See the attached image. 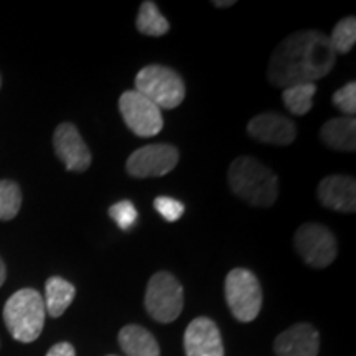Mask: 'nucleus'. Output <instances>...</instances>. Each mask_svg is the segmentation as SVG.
<instances>
[{
  "instance_id": "nucleus-1",
  "label": "nucleus",
  "mask_w": 356,
  "mask_h": 356,
  "mask_svg": "<svg viewBox=\"0 0 356 356\" xmlns=\"http://www.w3.org/2000/svg\"><path fill=\"white\" fill-rule=\"evenodd\" d=\"M337 55L328 37L318 30L293 32L280 42L267 65V79L274 88L315 83L333 70Z\"/></svg>"
},
{
  "instance_id": "nucleus-2",
  "label": "nucleus",
  "mask_w": 356,
  "mask_h": 356,
  "mask_svg": "<svg viewBox=\"0 0 356 356\" xmlns=\"http://www.w3.org/2000/svg\"><path fill=\"white\" fill-rule=\"evenodd\" d=\"M228 184L236 197L251 207H273L279 195L277 175L259 160L249 155H243L231 162Z\"/></svg>"
},
{
  "instance_id": "nucleus-3",
  "label": "nucleus",
  "mask_w": 356,
  "mask_h": 356,
  "mask_svg": "<svg viewBox=\"0 0 356 356\" xmlns=\"http://www.w3.org/2000/svg\"><path fill=\"white\" fill-rule=\"evenodd\" d=\"M44 317V302L42 293L35 289H20L3 305V322L13 340L32 343L42 335Z\"/></svg>"
},
{
  "instance_id": "nucleus-4",
  "label": "nucleus",
  "mask_w": 356,
  "mask_h": 356,
  "mask_svg": "<svg viewBox=\"0 0 356 356\" xmlns=\"http://www.w3.org/2000/svg\"><path fill=\"white\" fill-rule=\"evenodd\" d=\"M136 91L152 101L160 111L178 108L186 95L180 74L163 65H149L142 68L136 76Z\"/></svg>"
},
{
  "instance_id": "nucleus-5",
  "label": "nucleus",
  "mask_w": 356,
  "mask_h": 356,
  "mask_svg": "<svg viewBox=\"0 0 356 356\" xmlns=\"http://www.w3.org/2000/svg\"><path fill=\"white\" fill-rule=\"evenodd\" d=\"M225 297L236 320L249 323L257 318L262 307V289L259 280L249 269L236 267L225 280Z\"/></svg>"
},
{
  "instance_id": "nucleus-6",
  "label": "nucleus",
  "mask_w": 356,
  "mask_h": 356,
  "mask_svg": "<svg viewBox=\"0 0 356 356\" xmlns=\"http://www.w3.org/2000/svg\"><path fill=\"white\" fill-rule=\"evenodd\" d=\"M144 304L155 322H175L184 310V287L172 273L159 270L147 284Z\"/></svg>"
},
{
  "instance_id": "nucleus-7",
  "label": "nucleus",
  "mask_w": 356,
  "mask_h": 356,
  "mask_svg": "<svg viewBox=\"0 0 356 356\" xmlns=\"http://www.w3.org/2000/svg\"><path fill=\"white\" fill-rule=\"evenodd\" d=\"M297 252L312 267L323 269L337 259L338 244L330 228L320 222H305L293 236Z\"/></svg>"
},
{
  "instance_id": "nucleus-8",
  "label": "nucleus",
  "mask_w": 356,
  "mask_h": 356,
  "mask_svg": "<svg viewBox=\"0 0 356 356\" xmlns=\"http://www.w3.org/2000/svg\"><path fill=\"white\" fill-rule=\"evenodd\" d=\"M119 113L137 137H154L163 129L162 111L136 89H129L119 97Z\"/></svg>"
},
{
  "instance_id": "nucleus-9",
  "label": "nucleus",
  "mask_w": 356,
  "mask_h": 356,
  "mask_svg": "<svg viewBox=\"0 0 356 356\" xmlns=\"http://www.w3.org/2000/svg\"><path fill=\"white\" fill-rule=\"evenodd\" d=\"M180 152L172 144H150L134 150L126 162V170L134 178L165 177L178 165Z\"/></svg>"
},
{
  "instance_id": "nucleus-10",
  "label": "nucleus",
  "mask_w": 356,
  "mask_h": 356,
  "mask_svg": "<svg viewBox=\"0 0 356 356\" xmlns=\"http://www.w3.org/2000/svg\"><path fill=\"white\" fill-rule=\"evenodd\" d=\"M53 147L56 157L70 172H86L91 165V152L74 124L63 122L53 134Z\"/></svg>"
},
{
  "instance_id": "nucleus-11",
  "label": "nucleus",
  "mask_w": 356,
  "mask_h": 356,
  "mask_svg": "<svg viewBox=\"0 0 356 356\" xmlns=\"http://www.w3.org/2000/svg\"><path fill=\"white\" fill-rule=\"evenodd\" d=\"M248 134L262 144L289 145L297 139V126L286 115L262 113L249 121Z\"/></svg>"
},
{
  "instance_id": "nucleus-12",
  "label": "nucleus",
  "mask_w": 356,
  "mask_h": 356,
  "mask_svg": "<svg viewBox=\"0 0 356 356\" xmlns=\"http://www.w3.org/2000/svg\"><path fill=\"white\" fill-rule=\"evenodd\" d=\"M186 356H225L218 325L208 317H198L186 327L184 335Z\"/></svg>"
},
{
  "instance_id": "nucleus-13",
  "label": "nucleus",
  "mask_w": 356,
  "mask_h": 356,
  "mask_svg": "<svg viewBox=\"0 0 356 356\" xmlns=\"http://www.w3.org/2000/svg\"><path fill=\"white\" fill-rule=\"evenodd\" d=\"M320 333L310 323H296L275 338L274 351L277 356H317Z\"/></svg>"
},
{
  "instance_id": "nucleus-14",
  "label": "nucleus",
  "mask_w": 356,
  "mask_h": 356,
  "mask_svg": "<svg viewBox=\"0 0 356 356\" xmlns=\"http://www.w3.org/2000/svg\"><path fill=\"white\" fill-rule=\"evenodd\" d=\"M318 200L333 211H356V181L350 175H328L318 185Z\"/></svg>"
},
{
  "instance_id": "nucleus-15",
  "label": "nucleus",
  "mask_w": 356,
  "mask_h": 356,
  "mask_svg": "<svg viewBox=\"0 0 356 356\" xmlns=\"http://www.w3.org/2000/svg\"><path fill=\"white\" fill-rule=\"evenodd\" d=\"M320 139L327 147L340 152H355L356 149V121L355 118H335L323 124Z\"/></svg>"
},
{
  "instance_id": "nucleus-16",
  "label": "nucleus",
  "mask_w": 356,
  "mask_h": 356,
  "mask_svg": "<svg viewBox=\"0 0 356 356\" xmlns=\"http://www.w3.org/2000/svg\"><path fill=\"white\" fill-rule=\"evenodd\" d=\"M118 340L127 356H160L155 337L140 325H126L119 332Z\"/></svg>"
},
{
  "instance_id": "nucleus-17",
  "label": "nucleus",
  "mask_w": 356,
  "mask_h": 356,
  "mask_svg": "<svg viewBox=\"0 0 356 356\" xmlns=\"http://www.w3.org/2000/svg\"><path fill=\"white\" fill-rule=\"evenodd\" d=\"M74 296H76V289L73 284L60 275H53L44 284V310L53 318L61 317L73 304Z\"/></svg>"
},
{
  "instance_id": "nucleus-18",
  "label": "nucleus",
  "mask_w": 356,
  "mask_h": 356,
  "mask_svg": "<svg viewBox=\"0 0 356 356\" xmlns=\"http://www.w3.org/2000/svg\"><path fill=\"white\" fill-rule=\"evenodd\" d=\"M136 26L142 35H147V37H162L170 30L168 20L160 13L155 2H150V0L142 2L139 13H137Z\"/></svg>"
},
{
  "instance_id": "nucleus-19",
  "label": "nucleus",
  "mask_w": 356,
  "mask_h": 356,
  "mask_svg": "<svg viewBox=\"0 0 356 356\" xmlns=\"http://www.w3.org/2000/svg\"><path fill=\"white\" fill-rule=\"evenodd\" d=\"M315 92H317L315 83L296 84V86L284 89L282 101L289 113H292L293 115H305L307 113H310L312 106H314Z\"/></svg>"
},
{
  "instance_id": "nucleus-20",
  "label": "nucleus",
  "mask_w": 356,
  "mask_h": 356,
  "mask_svg": "<svg viewBox=\"0 0 356 356\" xmlns=\"http://www.w3.org/2000/svg\"><path fill=\"white\" fill-rule=\"evenodd\" d=\"M328 42H330L335 55L337 53H340V55L348 53L351 48L355 47V42H356V19L355 17H346V19L338 22V24L333 26L332 35L328 37Z\"/></svg>"
},
{
  "instance_id": "nucleus-21",
  "label": "nucleus",
  "mask_w": 356,
  "mask_h": 356,
  "mask_svg": "<svg viewBox=\"0 0 356 356\" xmlns=\"http://www.w3.org/2000/svg\"><path fill=\"white\" fill-rule=\"evenodd\" d=\"M22 207L20 186L12 180H0V221H10Z\"/></svg>"
},
{
  "instance_id": "nucleus-22",
  "label": "nucleus",
  "mask_w": 356,
  "mask_h": 356,
  "mask_svg": "<svg viewBox=\"0 0 356 356\" xmlns=\"http://www.w3.org/2000/svg\"><path fill=\"white\" fill-rule=\"evenodd\" d=\"M109 216L113 218L115 225L122 231H131L134 226L137 225L139 220V211H137L136 204L129 200H122V202L114 203L109 208Z\"/></svg>"
},
{
  "instance_id": "nucleus-23",
  "label": "nucleus",
  "mask_w": 356,
  "mask_h": 356,
  "mask_svg": "<svg viewBox=\"0 0 356 356\" xmlns=\"http://www.w3.org/2000/svg\"><path fill=\"white\" fill-rule=\"evenodd\" d=\"M333 106H337L341 113L346 114V118H353L356 113V83L350 81L340 88L333 95Z\"/></svg>"
},
{
  "instance_id": "nucleus-24",
  "label": "nucleus",
  "mask_w": 356,
  "mask_h": 356,
  "mask_svg": "<svg viewBox=\"0 0 356 356\" xmlns=\"http://www.w3.org/2000/svg\"><path fill=\"white\" fill-rule=\"evenodd\" d=\"M154 208L160 213V216L163 218L165 221H178L185 213V204L178 200L172 198V197H157L154 200Z\"/></svg>"
},
{
  "instance_id": "nucleus-25",
  "label": "nucleus",
  "mask_w": 356,
  "mask_h": 356,
  "mask_svg": "<svg viewBox=\"0 0 356 356\" xmlns=\"http://www.w3.org/2000/svg\"><path fill=\"white\" fill-rule=\"evenodd\" d=\"M47 356H76V350L68 341H60L48 350Z\"/></svg>"
},
{
  "instance_id": "nucleus-26",
  "label": "nucleus",
  "mask_w": 356,
  "mask_h": 356,
  "mask_svg": "<svg viewBox=\"0 0 356 356\" xmlns=\"http://www.w3.org/2000/svg\"><path fill=\"white\" fill-rule=\"evenodd\" d=\"M6 279H7V269H6V264H3V261L0 259V287L3 286Z\"/></svg>"
},
{
  "instance_id": "nucleus-27",
  "label": "nucleus",
  "mask_w": 356,
  "mask_h": 356,
  "mask_svg": "<svg viewBox=\"0 0 356 356\" xmlns=\"http://www.w3.org/2000/svg\"><path fill=\"white\" fill-rule=\"evenodd\" d=\"M213 6L220 7V8H226L234 6V0H226V2H213Z\"/></svg>"
},
{
  "instance_id": "nucleus-28",
  "label": "nucleus",
  "mask_w": 356,
  "mask_h": 356,
  "mask_svg": "<svg viewBox=\"0 0 356 356\" xmlns=\"http://www.w3.org/2000/svg\"><path fill=\"white\" fill-rule=\"evenodd\" d=\"M0 88H2V76H0Z\"/></svg>"
},
{
  "instance_id": "nucleus-29",
  "label": "nucleus",
  "mask_w": 356,
  "mask_h": 356,
  "mask_svg": "<svg viewBox=\"0 0 356 356\" xmlns=\"http://www.w3.org/2000/svg\"><path fill=\"white\" fill-rule=\"evenodd\" d=\"M109 356H114V355H109Z\"/></svg>"
}]
</instances>
